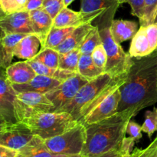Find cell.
I'll return each mask as SVG.
<instances>
[{
	"label": "cell",
	"mask_w": 157,
	"mask_h": 157,
	"mask_svg": "<svg viewBox=\"0 0 157 157\" xmlns=\"http://www.w3.org/2000/svg\"><path fill=\"white\" fill-rule=\"evenodd\" d=\"M118 112L129 111L136 116L157 103V50L144 57L133 58L127 81L120 88Z\"/></svg>",
	"instance_id": "1"
},
{
	"label": "cell",
	"mask_w": 157,
	"mask_h": 157,
	"mask_svg": "<svg viewBox=\"0 0 157 157\" xmlns=\"http://www.w3.org/2000/svg\"><path fill=\"white\" fill-rule=\"evenodd\" d=\"M133 116L129 111L118 112L101 122L85 125L86 142L83 157H94L119 149L127 134V127Z\"/></svg>",
	"instance_id": "2"
},
{
	"label": "cell",
	"mask_w": 157,
	"mask_h": 157,
	"mask_svg": "<svg viewBox=\"0 0 157 157\" xmlns=\"http://www.w3.org/2000/svg\"><path fill=\"white\" fill-rule=\"evenodd\" d=\"M127 75L112 77L104 72L83 86L73 99L55 112H68L75 120L81 122L108 95L125 83Z\"/></svg>",
	"instance_id": "3"
},
{
	"label": "cell",
	"mask_w": 157,
	"mask_h": 157,
	"mask_svg": "<svg viewBox=\"0 0 157 157\" xmlns=\"http://www.w3.org/2000/svg\"><path fill=\"white\" fill-rule=\"evenodd\" d=\"M22 122L28 125L34 135L44 140L61 135L79 123L70 113L65 112H39Z\"/></svg>",
	"instance_id": "4"
},
{
	"label": "cell",
	"mask_w": 157,
	"mask_h": 157,
	"mask_svg": "<svg viewBox=\"0 0 157 157\" xmlns=\"http://www.w3.org/2000/svg\"><path fill=\"white\" fill-rule=\"evenodd\" d=\"M110 26L99 29L102 38L103 45L106 49L107 55V62L104 72L108 73L112 77L128 74L133 59L130 54L125 52L121 47L113 40L110 30Z\"/></svg>",
	"instance_id": "5"
},
{
	"label": "cell",
	"mask_w": 157,
	"mask_h": 157,
	"mask_svg": "<svg viewBox=\"0 0 157 157\" xmlns=\"http://www.w3.org/2000/svg\"><path fill=\"white\" fill-rule=\"evenodd\" d=\"M44 141L49 150L54 153L81 155L86 142V126L79 122L76 126L64 133Z\"/></svg>",
	"instance_id": "6"
},
{
	"label": "cell",
	"mask_w": 157,
	"mask_h": 157,
	"mask_svg": "<svg viewBox=\"0 0 157 157\" xmlns=\"http://www.w3.org/2000/svg\"><path fill=\"white\" fill-rule=\"evenodd\" d=\"M119 6L117 0H81L80 12L85 23L102 29L110 26Z\"/></svg>",
	"instance_id": "7"
},
{
	"label": "cell",
	"mask_w": 157,
	"mask_h": 157,
	"mask_svg": "<svg viewBox=\"0 0 157 157\" xmlns=\"http://www.w3.org/2000/svg\"><path fill=\"white\" fill-rule=\"evenodd\" d=\"M0 124V146L18 151L35 136L30 128L23 122Z\"/></svg>",
	"instance_id": "8"
},
{
	"label": "cell",
	"mask_w": 157,
	"mask_h": 157,
	"mask_svg": "<svg viewBox=\"0 0 157 157\" xmlns=\"http://www.w3.org/2000/svg\"><path fill=\"white\" fill-rule=\"evenodd\" d=\"M18 106L17 92L2 69L0 76V123L18 122Z\"/></svg>",
	"instance_id": "9"
},
{
	"label": "cell",
	"mask_w": 157,
	"mask_h": 157,
	"mask_svg": "<svg viewBox=\"0 0 157 157\" xmlns=\"http://www.w3.org/2000/svg\"><path fill=\"white\" fill-rule=\"evenodd\" d=\"M18 100V122H22L30 115L39 112H52L54 105L45 94L37 92L17 93Z\"/></svg>",
	"instance_id": "10"
},
{
	"label": "cell",
	"mask_w": 157,
	"mask_h": 157,
	"mask_svg": "<svg viewBox=\"0 0 157 157\" xmlns=\"http://www.w3.org/2000/svg\"><path fill=\"white\" fill-rule=\"evenodd\" d=\"M88 82V80L81 76L79 73H77L45 94L55 107L52 112H57L64 105L73 99L81 88Z\"/></svg>",
	"instance_id": "11"
},
{
	"label": "cell",
	"mask_w": 157,
	"mask_h": 157,
	"mask_svg": "<svg viewBox=\"0 0 157 157\" xmlns=\"http://www.w3.org/2000/svg\"><path fill=\"white\" fill-rule=\"evenodd\" d=\"M0 28L2 32L5 34L35 35L30 12L25 10L9 15L2 13Z\"/></svg>",
	"instance_id": "12"
},
{
	"label": "cell",
	"mask_w": 157,
	"mask_h": 157,
	"mask_svg": "<svg viewBox=\"0 0 157 157\" xmlns=\"http://www.w3.org/2000/svg\"><path fill=\"white\" fill-rule=\"evenodd\" d=\"M121 99V90L118 89L108 95L92 112L84 117L81 123L84 125H90L110 118L118 112Z\"/></svg>",
	"instance_id": "13"
},
{
	"label": "cell",
	"mask_w": 157,
	"mask_h": 157,
	"mask_svg": "<svg viewBox=\"0 0 157 157\" xmlns=\"http://www.w3.org/2000/svg\"><path fill=\"white\" fill-rule=\"evenodd\" d=\"M62 83L60 80L44 75H37L30 82L24 84H12V87L17 93L21 92H37L47 94Z\"/></svg>",
	"instance_id": "14"
},
{
	"label": "cell",
	"mask_w": 157,
	"mask_h": 157,
	"mask_svg": "<svg viewBox=\"0 0 157 157\" xmlns=\"http://www.w3.org/2000/svg\"><path fill=\"white\" fill-rule=\"evenodd\" d=\"M30 17L35 35L41 42V48L44 46L49 32L53 28L54 19L43 8L30 12Z\"/></svg>",
	"instance_id": "15"
},
{
	"label": "cell",
	"mask_w": 157,
	"mask_h": 157,
	"mask_svg": "<svg viewBox=\"0 0 157 157\" xmlns=\"http://www.w3.org/2000/svg\"><path fill=\"white\" fill-rule=\"evenodd\" d=\"M28 35L23 34H5L2 32L1 52H0V66L2 69H6L12 65V61L15 56L14 52L17 45L22 38Z\"/></svg>",
	"instance_id": "16"
},
{
	"label": "cell",
	"mask_w": 157,
	"mask_h": 157,
	"mask_svg": "<svg viewBox=\"0 0 157 157\" xmlns=\"http://www.w3.org/2000/svg\"><path fill=\"white\" fill-rule=\"evenodd\" d=\"M6 75L12 84H24L30 82L37 75L28 61L17 62L5 69Z\"/></svg>",
	"instance_id": "17"
},
{
	"label": "cell",
	"mask_w": 157,
	"mask_h": 157,
	"mask_svg": "<svg viewBox=\"0 0 157 157\" xmlns=\"http://www.w3.org/2000/svg\"><path fill=\"white\" fill-rule=\"evenodd\" d=\"M155 51L147 33V27L140 26L136 35L132 38L128 53L132 58H138L150 55Z\"/></svg>",
	"instance_id": "18"
},
{
	"label": "cell",
	"mask_w": 157,
	"mask_h": 157,
	"mask_svg": "<svg viewBox=\"0 0 157 157\" xmlns=\"http://www.w3.org/2000/svg\"><path fill=\"white\" fill-rule=\"evenodd\" d=\"M113 40L118 44L132 39L139 30L138 23L124 19H114L110 27Z\"/></svg>",
	"instance_id": "19"
},
{
	"label": "cell",
	"mask_w": 157,
	"mask_h": 157,
	"mask_svg": "<svg viewBox=\"0 0 157 157\" xmlns=\"http://www.w3.org/2000/svg\"><path fill=\"white\" fill-rule=\"evenodd\" d=\"M94 27V26H93L91 23H86L78 26L60 46H58L55 49L60 54H62L73 49H80L87 34L90 32L91 29H93Z\"/></svg>",
	"instance_id": "20"
},
{
	"label": "cell",
	"mask_w": 157,
	"mask_h": 157,
	"mask_svg": "<svg viewBox=\"0 0 157 157\" xmlns=\"http://www.w3.org/2000/svg\"><path fill=\"white\" fill-rule=\"evenodd\" d=\"M72 155H61L52 152L44 143V139L35 135L30 143L18 150L17 157H70Z\"/></svg>",
	"instance_id": "21"
},
{
	"label": "cell",
	"mask_w": 157,
	"mask_h": 157,
	"mask_svg": "<svg viewBox=\"0 0 157 157\" xmlns=\"http://www.w3.org/2000/svg\"><path fill=\"white\" fill-rule=\"evenodd\" d=\"M40 46H41V42L36 35H28L17 45L14 55L21 59L32 60L39 52Z\"/></svg>",
	"instance_id": "22"
},
{
	"label": "cell",
	"mask_w": 157,
	"mask_h": 157,
	"mask_svg": "<svg viewBox=\"0 0 157 157\" xmlns=\"http://www.w3.org/2000/svg\"><path fill=\"white\" fill-rule=\"evenodd\" d=\"M86 23L81 12H75L67 7H64L54 18L53 27L76 28Z\"/></svg>",
	"instance_id": "23"
},
{
	"label": "cell",
	"mask_w": 157,
	"mask_h": 157,
	"mask_svg": "<svg viewBox=\"0 0 157 157\" xmlns=\"http://www.w3.org/2000/svg\"><path fill=\"white\" fill-rule=\"evenodd\" d=\"M27 61V60H26ZM28 62L29 63L31 66L35 71L37 75H44V76L51 77V78H56L61 82L65 81L70 77L76 75V72H71L68 70H64L59 68H50L48 66H46L45 65L39 62L35 61V60H28Z\"/></svg>",
	"instance_id": "24"
},
{
	"label": "cell",
	"mask_w": 157,
	"mask_h": 157,
	"mask_svg": "<svg viewBox=\"0 0 157 157\" xmlns=\"http://www.w3.org/2000/svg\"><path fill=\"white\" fill-rule=\"evenodd\" d=\"M78 73L88 81H91L104 74V71L95 65L92 59L91 54H81Z\"/></svg>",
	"instance_id": "25"
},
{
	"label": "cell",
	"mask_w": 157,
	"mask_h": 157,
	"mask_svg": "<svg viewBox=\"0 0 157 157\" xmlns=\"http://www.w3.org/2000/svg\"><path fill=\"white\" fill-rule=\"evenodd\" d=\"M77 28V27H76ZM75 27H67V28H55L53 27L49 32L44 46L41 48V49H56L58 46L61 44L70 34L76 29Z\"/></svg>",
	"instance_id": "26"
},
{
	"label": "cell",
	"mask_w": 157,
	"mask_h": 157,
	"mask_svg": "<svg viewBox=\"0 0 157 157\" xmlns=\"http://www.w3.org/2000/svg\"><path fill=\"white\" fill-rule=\"evenodd\" d=\"M81 56V52L80 49H73L65 53L60 54L58 68L78 73V64Z\"/></svg>",
	"instance_id": "27"
},
{
	"label": "cell",
	"mask_w": 157,
	"mask_h": 157,
	"mask_svg": "<svg viewBox=\"0 0 157 157\" xmlns=\"http://www.w3.org/2000/svg\"><path fill=\"white\" fill-rule=\"evenodd\" d=\"M101 44H103L101 32L98 26H94L86 36L84 42L80 47V50L81 54H91L95 48Z\"/></svg>",
	"instance_id": "28"
},
{
	"label": "cell",
	"mask_w": 157,
	"mask_h": 157,
	"mask_svg": "<svg viewBox=\"0 0 157 157\" xmlns=\"http://www.w3.org/2000/svg\"><path fill=\"white\" fill-rule=\"evenodd\" d=\"M60 53L54 49H44L39 51L33 60L45 65L50 68H58Z\"/></svg>",
	"instance_id": "29"
},
{
	"label": "cell",
	"mask_w": 157,
	"mask_h": 157,
	"mask_svg": "<svg viewBox=\"0 0 157 157\" xmlns=\"http://www.w3.org/2000/svg\"><path fill=\"white\" fill-rule=\"evenodd\" d=\"M157 15V0H145L144 16L140 21V26L146 27L153 24Z\"/></svg>",
	"instance_id": "30"
},
{
	"label": "cell",
	"mask_w": 157,
	"mask_h": 157,
	"mask_svg": "<svg viewBox=\"0 0 157 157\" xmlns=\"http://www.w3.org/2000/svg\"><path fill=\"white\" fill-rule=\"evenodd\" d=\"M28 0H0L2 13L5 15L25 11Z\"/></svg>",
	"instance_id": "31"
},
{
	"label": "cell",
	"mask_w": 157,
	"mask_h": 157,
	"mask_svg": "<svg viewBox=\"0 0 157 157\" xmlns=\"http://www.w3.org/2000/svg\"><path fill=\"white\" fill-rule=\"evenodd\" d=\"M142 130L147 133L149 138H151L153 133L157 131V108H155L153 111L148 110L146 112Z\"/></svg>",
	"instance_id": "32"
},
{
	"label": "cell",
	"mask_w": 157,
	"mask_h": 157,
	"mask_svg": "<svg viewBox=\"0 0 157 157\" xmlns=\"http://www.w3.org/2000/svg\"><path fill=\"white\" fill-rule=\"evenodd\" d=\"M64 7V0H44L42 5L43 9L53 19Z\"/></svg>",
	"instance_id": "33"
},
{
	"label": "cell",
	"mask_w": 157,
	"mask_h": 157,
	"mask_svg": "<svg viewBox=\"0 0 157 157\" xmlns=\"http://www.w3.org/2000/svg\"><path fill=\"white\" fill-rule=\"evenodd\" d=\"M92 59L98 67L104 71L107 62V55L104 45L101 44L95 48L91 53Z\"/></svg>",
	"instance_id": "34"
},
{
	"label": "cell",
	"mask_w": 157,
	"mask_h": 157,
	"mask_svg": "<svg viewBox=\"0 0 157 157\" xmlns=\"http://www.w3.org/2000/svg\"><path fill=\"white\" fill-rule=\"evenodd\" d=\"M130 157H157V135L145 149L135 148Z\"/></svg>",
	"instance_id": "35"
},
{
	"label": "cell",
	"mask_w": 157,
	"mask_h": 157,
	"mask_svg": "<svg viewBox=\"0 0 157 157\" xmlns=\"http://www.w3.org/2000/svg\"><path fill=\"white\" fill-rule=\"evenodd\" d=\"M120 5L128 3L131 7V13L141 21L144 13L145 0H117Z\"/></svg>",
	"instance_id": "36"
},
{
	"label": "cell",
	"mask_w": 157,
	"mask_h": 157,
	"mask_svg": "<svg viewBox=\"0 0 157 157\" xmlns=\"http://www.w3.org/2000/svg\"><path fill=\"white\" fill-rule=\"evenodd\" d=\"M142 126H140L135 121L130 119L128 125H127V134H129V135L133 139H134L136 142L142 138Z\"/></svg>",
	"instance_id": "37"
},
{
	"label": "cell",
	"mask_w": 157,
	"mask_h": 157,
	"mask_svg": "<svg viewBox=\"0 0 157 157\" xmlns=\"http://www.w3.org/2000/svg\"><path fill=\"white\" fill-rule=\"evenodd\" d=\"M136 140L132 137H125L120 146V149L126 157H130L133 151V147Z\"/></svg>",
	"instance_id": "38"
},
{
	"label": "cell",
	"mask_w": 157,
	"mask_h": 157,
	"mask_svg": "<svg viewBox=\"0 0 157 157\" xmlns=\"http://www.w3.org/2000/svg\"><path fill=\"white\" fill-rule=\"evenodd\" d=\"M43 2L44 0H28L25 10L28 12H32V11L41 9Z\"/></svg>",
	"instance_id": "39"
},
{
	"label": "cell",
	"mask_w": 157,
	"mask_h": 157,
	"mask_svg": "<svg viewBox=\"0 0 157 157\" xmlns=\"http://www.w3.org/2000/svg\"><path fill=\"white\" fill-rule=\"evenodd\" d=\"M18 151L0 146V157H17Z\"/></svg>",
	"instance_id": "40"
},
{
	"label": "cell",
	"mask_w": 157,
	"mask_h": 157,
	"mask_svg": "<svg viewBox=\"0 0 157 157\" xmlns=\"http://www.w3.org/2000/svg\"><path fill=\"white\" fill-rule=\"evenodd\" d=\"M94 157H126L125 155L123 154V152H121V149H113L111 151H109V152H105L104 154H101L100 155H97V156Z\"/></svg>",
	"instance_id": "41"
},
{
	"label": "cell",
	"mask_w": 157,
	"mask_h": 157,
	"mask_svg": "<svg viewBox=\"0 0 157 157\" xmlns=\"http://www.w3.org/2000/svg\"><path fill=\"white\" fill-rule=\"evenodd\" d=\"M74 1H75V0H64V6H65V7H67V6Z\"/></svg>",
	"instance_id": "42"
},
{
	"label": "cell",
	"mask_w": 157,
	"mask_h": 157,
	"mask_svg": "<svg viewBox=\"0 0 157 157\" xmlns=\"http://www.w3.org/2000/svg\"><path fill=\"white\" fill-rule=\"evenodd\" d=\"M70 157H83L82 155H72V156Z\"/></svg>",
	"instance_id": "43"
},
{
	"label": "cell",
	"mask_w": 157,
	"mask_h": 157,
	"mask_svg": "<svg viewBox=\"0 0 157 157\" xmlns=\"http://www.w3.org/2000/svg\"><path fill=\"white\" fill-rule=\"evenodd\" d=\"M157 21V15H156V19H155V22H154V23L156 22Z\"/></svg>",
	"instance_id": "44"
},
{
	"label": "cell",
	"mask_w": 157,
	"mask_h": 157,
	"mask_svg": "<svg viewBox=\"0 0 157 157\" xmlns=\"http://www.w3.org/2000/svg\"><path fill=\"white\" fill-rule=\"evenodd\" d=\"M156 22H157V21H156V22H155V23H156Z\"/></svg>",
	"instance_id": "45"
},
{
	"label": "cell",
	"mask_w": 157,
	"mask_h": 157,
	"mask_svg": "<svg viewBox=\"0 0 157 157\" xmlns=\"http://www.w3.org/2000/svg\"><path fill=\"white\" fill-rule=\"evenodd\" d=\"M156 23H157V22H156ZM156 50H157V49H156Z\"/></svg>",
	"instance_id": "46"
}]
</instances>
